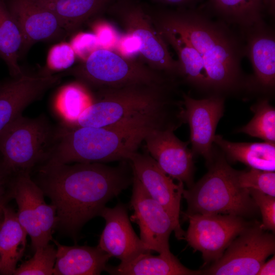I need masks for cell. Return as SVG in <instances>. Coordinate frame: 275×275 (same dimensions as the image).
<instances>
[{
  "mask_svg": "<svg viewBox=\"0 0 275 275\" xmlns=\"http://www.w3.org/2000/svg\"><path fill=\"white\" fill-rule=\"evenodd\" d=\"M126 161L117 167L99 162L43 164L38 185L56 208L57 226L76 238L84 224L99 216L109 201L132 183L131 167Z\"/></svg>",
  "mask_w": 275,
  "mask_h": 275,
  "instance_id": "1",
  "label": "cell"
},
{
  "mask_svg": "<svg viewBox=\"0 0 275 275\" xmlns=\"http://www.w3.org/2000/svg\"><path fill=\"white\" fill-rule=\"evenodd\" d=\"M156 28L167 30L192 46L201 57L209 97L253 91L251 77L241 69L245 44L219 19L197 10L161 12L151 17Z\"/></svg>",
  "mask_w": 275,
  "mask_h": 275,
  "instance_id": "2",
  "label": "cell"
},
{
  "mask_svg": "<svg viewBox=\"0 0 275 275\" xmlns=\"http://www.w3.org/2000/svg\"><path fill=\"white\" fill-rule=\"evenodd\" d=\"M155 113L110 126L59 128L44 163H103L128 160L153 129L167 126Z\"/></svg>",
  "mask_w": 275,
  "mask_h": 275,
  "instance_id": "3",
  "label": "cell"
},
{
  "mask_svg": "<svg viewBox=\"0 0 275 275\" xmlns=\"http://www.w3.org/2000/svg\"><path fill=\"white\" fill-rule=\"evenodd\" d=\"M213 150L207 173L183 191L187 204L185 213L254 215L258 208L249 190L240 186L238 171L228 164L223 153Z\"/></svg>",
  "mask_w": 275,
  "mask_h": 275,
  "instance_id": "4",
  "label": "cell"
},
{
  "mask_svg": "<svg viewBox=\"0 0 275 275\" xmlns=\"http://www.w3.org/2000/svg\"><path fill=\"white\" fill-rule=\"evenodd\" d=\"M170 84H136L101 89L98 98L71 127H104L166 112Z\"/></svg>",
  "mask_w": 275,
  "mask_h": 275,
  "instance_id": "5",
  "label": "cell"
},
{
  "mask_svg": "<svg viewBox=\"0 0 275 275\" xmlns=\"http://www.w3.org/2000/svg\"><path fill=\"white\" fill-rule=\"evenodd\" d=\"M59 128L43 116H19L0 132L2 166L8 173L29 172L44 162L55 142Z\"/></svg>",
  "mask_w": 275,
  "mask_h": 275,
  "instance_id": "6",
  "label": "cell"
},
{
  "mask_svg": "<svg viewBox=\"0 0 275 275\" xmlns=\"http://www.w3.org/2000/svg\"><path fill=\"white\" fill-rule=\"evenodd\" d=\"M68 73L84 83L101 89L163 84L172 79L149 66L102 48L94 51Z\"/></svg>",
  "mask_w": 275,
  "mask_h": 275,
  "instance_id": "7",
  "label": "cell"
},
{
  "mask_svg": "<svg viewBox=\"0 0 275 275\" xmlns=\"http://www.w3.org/2000/svg\"><path fill=\"white\" fill-rule=\"evenodd\" d=\"M258 222L251 223L231 242L222 256L202 274L255 275L274 253V235L264 231Z\"/></svg>",
  "mask_w": 275,
  "mask_h": 275,
  "instance_id": "8",
  "label": "cell"
},
{
  "mask_svg": "<svg viewBox=\"0 0 275 275\" xmlns=\"http://www.w3.org/2000/svg\"><path fill=\"white\" fill-rule=\"evenodd\" d=\"M10 195L17 203L18 220L30 236L33 250L48 244L57 226L56 209L45 203L43 190L29 172L15 174Z\"/></svg>",
  "mask_w": 275,
  "mask_h": 275,
  "instance_id": "9",
  "label": "cell"
},
{
  "mask_svg": "<svg viewBox=\"0 0 275 275\" xmlns=\"http://www.w3.org/2000/svg\"><path fill=\"white\" fill-rule=\"evenodd\" d=\"M189 226L184 239L195 250L201 252L205 264L217 260L250 223L231 214L185 213Z\"/></svg>",
  "mask_w": 275,
  "mask_h": 275,
  "instance_id": "10",
  "label": "cell"
},
{
  "mask_svg": "<svg viewBox=\"0 0 275 275\" xmlns=\"http://www.w3.org/2000/svg\"><path fill=\"white\" fill-rule=\"evenodd\" d=\"M133 175L130 205L133 213L130 220L139 226L140 238L151 251L171 256L173 254L169 240L175 230L174 222L163 206L151 197Z\"/></svg>",
  "mask_w": 275,
  "mask_h": 275,
  "instance_id": "11",
  "label": "cell"
},
{
  "mask_svg": "<svg viewBox=\"0 0 275 275\" xmlns=\"http://www.w3.org/2000/svg\"><path fill=\"white\" fill-rule=\"evenodd\" d=\"M128 161L136 176L151 197L163 206L172 218L175 235L178 240L184 239L185 232L180 221V203L184 184L175 183L165 173L150 155L134 153Z\"/></svg>",
  "mask_w": 275,
  "mask_h": 275,
  "instance_id": "12",
  "label": "cell"
},
{
  "mask_svg": "<svg viewBox=\"0 0 275 275\" xmlns=\"http://www.w3.org/2000/svg\"><path fill=\"white\" fill-rule=\"evenodd\" d=\"M180 116L189 124L191 151L203 156L208 164L213 156L217 125L224 112V97L211 96L201 99L184 94Z\"/></svg>",
  "mask_w": 275,
  "mask_h": 275,
  "instance_id": "13",
  "label": "cell"
},
{
  "mask_svg": "<svg viewBox=\"0 0 275 275\" xmlns=\"http://www.w3.org/2000/svg\"><path fill=\"white\" fill-rule=\"evenodd\" d=\"M120 18L127 35L139 40V52L150 68L171 78L179 76V63L172 58L151 17L141 10L131 8L121 13Z\"/></svg>",
  "mask_w": 275,
  "mask_h": 275,
  "instance_id": "14",
  "label": "cell"
},
{
  "mask_svg": "<svg viewBox=\"0 0 275 275\" xmlns=\"http://www.w3.org/2000/svg\"><path fill=\"white\" fill-rule=\"evenodd\" d=\"M174 126L155 128L146 136L144 142L152 157L168 175L188 188L194 183V154L187 143L179 140L174 133Z\"/></svg>",
  "mask_w": 275,
  "mask_h": 275,
  "instance_id": "15",
  "label": "cell"
},
{
  "mask_svg": "<svg viewBox=\"0 0 275 275\" xmlns=\"http://www.w3.org/2000/svg\"><path fill=\"white\" fill-rule=\"evenodd\" d=\"M105 222L97 246L121 263L129 262L140 254L152 252L134 231L126 206L105 207L100 215Z\"/></svg>",
  "mask_w": 275,
  "mask_h": 275,
  "instance_id": "16",
  "label": "cell"
},
{
  "mask_svg": "<svg viewBox=\"0 0 275 275\" xmlns=\"http://www.w3.org/2000/svg\"><path fill=\"white\" fill-rule=\"evenodd\" d=\"M61 75L22 74L0 84V132L60 81Z\"/></svg>",
  "mask_w": 275,
  "mask_h": 275,
  "instance_id": "17",
  "label": "cell"
},
{
  "mask_svg": "<svg viewBox=\"0 0 275 275\" xmlns=\"http://www.w3.org/2000/svg\"><path fill=\"white\" fill-rule=\"evenodd\" d=\"M9 11L22 36L19 56L38 41L56 39L67 34L55 14L34 0H11Z\"/></svg>",
  "mask_w": 275,
  "mask_h": 275,
  "instance_id": "18",
  "label": "cell"
},
{
  "mask_svg": "<svg viewBox=\"0 0 275 275\" xmlns=\"http://www.w3.org/2000/svg\"><path fill=\"white\" fill-rule=\"evenodd\" d=\"M245 35V56L252 63L254 92H272L275 86V38L273 31L262 21L249 28Z\"/></svg>",
  "mask_w": 275,
  "mask_h": 275,
  "instance_id": "19",
  "label": "cell"
},
{
  "mask_svg": "<svg viewBox=\"0 0 275 275\" xmlns=\"http://www.w3.org/2000/svg\"><path fill=\"white\" fill-rule=\"evenodd\" d=\"M57 245L54 275H98L105 271L111 257L97 246Z\"/></svg>",
  "mask_w": 275,
  "mask_h": 275,
  "instance_id": "20",
  "label": "cell"
},
{
  "mask_svg": "<svg viewBox=\"0 0 275 275\" xmlns=\"http://www.w3.org/2000/svg\"><path fill=\"white\" fill-rule=\"evenodd\" d=\"M214 12L227 24L242 32L263 21L266 12L273 13L274 0H208Z\"/></svg>",
  "mask_w": 275,
  "mask_h": 275,
  "instance_id": "21",
  "label": "cell"
},
{
  "mask_svg": "<svg viewBox=\"0 0 275 275\" xmlns=\"http://www.w3.org/2000/svg\"><path fill=\"white\" fill-rule=\"evenodd\" d=\"M151 252L140 254L132 260L117 266H107L105 271L113 275H198L201 270H191L174 255H152Z\"/></svg>",
  "mask_w": 275,
  "mask_h": 275,
  "instance_id": "22",
  "label": "cell"
},
{
  "mask_svg": "<svg viewBox=\"0 0 275 275\" xmlns=\"http://www.w3.org/2000/svg\"><path fill=\"white\" fill-rule=\"evenodd\" d=\"M155 28L166 43L170 45L177 54L179 76L196 90L209 96L206 73L198 52L176 34L163 29Z\"/></svg>",
  "mask_w": 275,
  "mask_h": 275,
  "instance_id": "23",
  "label": "cell"
},
{
  "mask_svg": "<svg viewBox=\"0 0 275 275\" xmlns=\"http://www.w3.org/2000/svg\"><path fill=\"white\" fill-rule=\"evenodd\" d=\"M213 143L232 162L239 161L262 171H275V143H235L215 135Z\"/></svg>",
  "mask_w": 275,
  "mask_h": 275,
  "instance_id": "24",
  "label": "cell"
},
{
  "mask_svg": "<svg viewBox=\"0 0 275 275\" xmlns=\"http://www.w3.org/2000/svg\"><path fill=\"white\" fill-rule=\"evenodd\" d=\"M4 219L0 228V273L13 274L24 253L27 233L11 208L3 207Z\"/></svg>",
  "mask_w": 275,
  "mask_h": 275,
  "instance_id": "25",
  "label": "cell"
},
{
  "mask_svg": "<svg viewBox=\"0 0 275 275\" xmlns=\"http://www.w3.org/2000/svg\"><path fill=\"white\" fill-rule=\"evenodd\" d=\"M52 12L67 34L96 13L105 0H34Z\"/></svg>",
  "mask_w": 275,
  "mask_h": 275,
  "instance_id": "26",
  "label": "cell"
},
{
  "mask_svg": "<svg viewBox=\"0 0 275 275\" xmlns=\"http://www.w3.org/2000/svg\"><path fill=\"white\" fill-rule=\"evenodd\" d=\"M22 42V34L16 21L0 0V58L6 64L12 77L23 74L18 64Z\"/></svg>",
  "mask_w": 275,
  "mask_h": 275,
  "instance_id": "27",
  "label": "cell"
},
{
  "mask_svg": "<svg viewBox=\"0 0 275 275\" xmlns=\"http://www.w3.org/2000/svg\"><path fill=\"white\" fill-rule=\"evenodd\" d=\"M254 113L252 120L238 130L251 136L263 140L265 142H275V109L267 99H261L252 105Z\"/></svg>",
  "mask_w": 275,
  "mask_h": 275,
  "instance_id": "28",
  "label": "cell"
},
{
  "mask_svg": "<svg viewBox=\"0 0 275 275\" xmlns=\"http://www.w3.org/2000/svg\"><path fill=\"white\" fill-rule=\"evenodd\" d=\"M92 102L85 89L74 84L67 86L61 91L57 107L62 117L72 125Z\"/></svg>",
  "mask_w": 275,
  "mask_h": 275,
  "instance_id": "29",
  "label": "cell"
},
{
  "mask_svg": "<svg viewBox=\"0 0 275 275\" xmlns=\"http://www.w3.org/2000/svg\"><path fill=\"white\" fill-rule=\"evenodd\" d=\"M33 257L16 268L15 275H51L56 260L57 249L49 244L35 251Z\"/></svg>",
  "mask_w": 275,
  "mask_h": 275,
  "instance_id": "30",
  "label": "cell"
},
{
  "mask_svg": "<svg viewBox=\"0 0 275 275\" xmlns=\"http://www.w3.org/2000/svg\"><path fill=\"white\" fill-rule=\"evenodd\" d=\"M238 179L240 186L243 188L275 197L274 172L250 168L249 171H238Z\"/></svg>",
  "mask_w": 275,
  "mask_h": 275,
  "instance_id": "31",
  "label": "cell"
},
{
  "mask_svg": "<svg viewBox=\"0 0 275 275\" xmlns=\"http://www.w3.org/2000/svg\"><path fill=\"white\" fill-rule=\"evenodd\" d=\"M251 196L260 209L264 230L275 231V197L254 189H249Z\"/></svg>",
  "mask_w": 275,
  "mask_h": 275,
  "instance_id": "32",
  "label": "cell"
},
{
  "mask_svg": "<svg viewBox=\"0 0 275 275\" xmlns=\"http://www.w3.org/2000/svg\"><path fill=\"white\" fill-rule=\"evenodd\" d=\"M75 53L71 44L62 43L50 49L47 59L48 65L53 70H62L71 67L74 63Z\"/></svg>",
  "mask_w": 275,
  "mask_h": 275,
  "instance_id": "33",
  "label": "cell"
},
{
  "mask_svg": "<svg viewBox=\"0 0 275 275\" xmlns=\"http://www.w3.org/2000/svg\"><path fill=\"white\" fill-rule=\"evenodd\" d=\"M75 54L85 60L90 54L99 48V41L96 35L82 34L78 35L71 44Z\"/></svg>",
  "mask_w": 275,
  "mask_h": 275,
  "instance_id": "34",
  "label": "cell"
},
{
  "mask_svg": "<svg viewBox=\"0 0 275 275\" xmlns=\"http://www.w3.org/2000/svg\"><path fill=\"white\" fill-rule=\"evenodd\" d=\"M140 42L135 37L127 35L119 43V48L122 52L126 56L139 52Z\"/></svg>",
  "mask_w": 275,
  "mask_h": 275,
  "instance_id": "35",
  "label": "cell"
},
{
  "mask_svg": "<svg viewBox=\"0 0 275 275\" xmlns=\"http://www.w3.org/2000/svg\"><path fill=\"white\" fill-rule=\"evenodd\" d=\"M257 274L274 275L275 274V257L274 255L261 266Z\"/></svg>",
  "mask_w": 275,
  "mask_h": 275,
  "instance_id": "36",
  "label": "cell"
},
{
  "mask_svg": "<svg viewBox=\"0 0 275 275\" xmlns=\"http://www.w3.org/2000/svg\"><path fill=\"white\" fill-rule=\"evenodd\" d=\"M4 173H8L5 170L2 166V167H0V204L2 203V197L3 190Z\"/></svg>",
  "mask_w": 275,
  "mask_h": 275,
  "instance_id": "37",
  "label": "cell"
},
{
  "mask_svg": "<svg viewBox=\"0 0 275 275\" xmlns=\"http://www.w3.org/2000/svg\"><path fill=\"white\" fill-rule=\"evenodd\" d=\"M166 2L172 4H179L187 1V0H162Z\"/></svg>",
  "mask_w": 275,
  "mask_h": 275,
  "instance_id": "38",
  "label": "cell"
},
{
  "mask_svg": "<svg viewBox=\"0 0 275 275\" xmlns=\"http://www.w3.org/2000/svg\"><path fill=\"white\" fill-rule=\"evenodd\" d=\"M3 204L2 203L0 204V215L3 212Z\"/></svg>",
  "mask_w": 275,
  "mask_h": 275,
  "instance_id": "39",
  "label": "cell"
},
{
  "mask_svg": "<svg viewBox=\"0 0 275 275\" xmlns=\"http://www.w3.org/2000/svg\"><path fill=\"white\" fill-rule=\"evenodd\" d=\"M1 224H2V221L0 222V228H1ZM0 262H1V256H0Z\"/></svg>",
  "mask_w": 275,
  "mask_h": 275,
  "instance_id": "40",
  "label": "cell"
}]
</instances>
